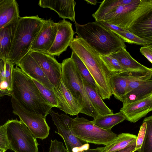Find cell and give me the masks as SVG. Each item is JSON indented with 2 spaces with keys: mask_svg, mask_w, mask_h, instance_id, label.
Here are the masks:
<instances>
[{
  "mask_svg": "<svg viewBox=\"0 0 152 152\" xmlns=\"http://www.w3.org/2000/svg\"><path fill=\"white\" fill-rule=\"evenodd\" d=\"M14 66L8 59L0 60V90L2 91L11 93Z\"/></svg>",
  "mask_w": 152,
  "mask_h": 152,
  "instance_id": "cb8c5ba5",
  "label": "cell"
},
{
  "mask_svg": "<svg viewBox=\"0 0 152 152\" xmlns=\"http://www.w3.org/2000/svg\"><path fill=\"white\" fill-rule=\"evenodd\" d=\"M4 124L10 150L15 152H38L37 139L23 122L11 119Z\"/></svg>",
  "mask_w": 152,
  "mask_h": 152,
  "instance_id": "52a82bcc",
  "label": "cell"
},
{
  "mask_svg": "<svg viewBox=\"0 0 152 152\" xmlns=\"http://www.w3.org/2000/svg\"><path fill=\"white\" fill-rule=\"evenodd\" d=\"M137 136L128 133L120 134L111 142L104 146V152H115L127 147L136 145Z\"/></svg>",
  "mask_w": 152,
  "mask_h": 152,
  "instance_id": "d4e9b609",
  "label": "cell"
},
{
  "mask_svg": "<svg viewBox=\"0 0 152 152\" xmlns=\"http://www.w3.org/2000/svg\"><path fill=\"white\" fill-rule=\"evenodd\" d=\"M76 2L74 0H40L38 5L41 7L48 8L55 11L59 16L63 19L75 21V6Z\"/></svg>",
  "mask_w": 152,
  "mask_h": 152,
  "instance_id": "ac0fdd59",
  "label": "cell"
},
{
  "mask_svg": "<svg viewBox=\"0 0 152 152\" xmlns=\"http://www.w3.org/2000/svg\"><path fill=\"white\" fill-rule=\"evenodd\" d=\"M152 10V0H132L114 7L98 8L92 16L96 21L112 23L127 29L140 16Z\"/></svg>",
  "mask_w": 152,
  "mask_h": 152,
  "instance_id": "277c9868",
  "label": "cell"
},
{
  "mask_svg": "<svg viewBox=\"0 0 152 152\" xmlns=\"http://www.w3.org/2000/svg\"><path fill=\"white\" fill-rule=\"evenodd\" d=\"M85 1H86L88 4L94 5H96L97 2L96 0H85Z\"/></svg>",
  "mask_w": 152,
  "mask_h": 152,
  "instance_id": "f35d334b",
  "label": "cell"
},
{
  "mask_svg": "<svg viewBox=\"0 0 152 152\" xmlns=\"http://www.w3.org/2000/svg\"><path fill=\"white\" fill-rule=\"evenodd\" d=\"M25 74L52 90L54 86L52 85L35 60L29 52L16 65Z\"/></svg>",
  "mask_w": 152,
  "mask_h": 152,
  "instance_id": "e0dca14e",
  "label": "cell"
},
{
  "mask_svg": "<svg viewBox=\"0 0 152 152\" xmlns=\"http://www.w3.org/2000/svg\"><path fill=\"white\" fill-rule=\"evenodd\" d=\"M152 72L145 75L129 73L123 104L143 98L152 93Z\"/></svg>",
  "mask_w": 152,
  "mask_h": 152,
  "instance_id": "8fae6325",
  "label": "cell"
},
{
  "mask_svg": "<svg viewBox=\"0 0 152 152\" xmlns=\"http://www.w3.org/2000/svg\"><path fill=\"white\" fill-rule=\"evenodd\" d=\"M44 20L38 15L20 17L19 19L8 58L14 65L29 52Z\"/></svg>",
  "mask_w": 152,
  "mask_h": 152,
  "instance_id": "5b68a950",
  "label": "cell"
},
{
  "mask_svg": "<svg viewBox=\"0 0 152 152\" xmlns=\"http://www.w3.org/2000/svg\"><path fill=\"white\" fill-rule=\"evenodd\" d=\"M69 46L89 72L102 99H110L113 95L112 74L100 58L99 54L78 36L74 38Z\"/></svg>",
  "mask_w": 152,
  "mask_h": 152,
  "instance_id": "6da1fadb",
  "label": "cell"
},
{
  "mask_svg": "<svg viewBox=\"0 0 152 152\" xmlns=\"http://www.w3.org/2000/svg\"><path fill=\"white\" fill-rule=\"evenodd\" d=\"M7 95L11 96L9 94L1 91L0 90V99L4 96Z\"/></svg>",
  "mask_w": 152,
  "mask_h": 152,
  "instance_id": "ab89813d",
  "label": "cell"
},
{
  "mask_svg": "<svg viewBox=\"0 0 152 152\" xmlns=\"http://www.w3.org/2000/svg\"><path fill=\"white\" fill-rule=\"evenodd\" d=\"M61 79L77 101L80 113L93 118L99 115L86 91L83 77L71 57L64 60L61 63Z\"/></svg>",
  "mask_w": 152,
  "mask_h": 152,
  "instance_id": "8992f818",
  "label": "cell"
},
{
  "mask_svg": "<svg viewBox=\"0 0 152 152\" xmlns=\"http://www.w3.org/2000/svg\"><path fill=\"white\" fill-rule=\"evenodd\" d=\"M17 21L11 23L0 29V60L8 59Z\"/></svg>",
  "mask_w": 152,
  "mask_h": 152,
  "instance_id": "7402d4cb",
  "label": "cell"
},
{
  "mask_svg": "<svg viewBox=\"0 0 152 152\" xmlns=\"http://www.w3.org/2000/svg\"><path fill=\"white\" fill-rule=\"evenodd\" d=\"M4 0H0V3L3 1Z\"/></svg>",
  "mask_w": 152,
  "mask_h": 152,
  "instance_id": "b9f144b4",
  "label": "cell"
},
{
  "mask_svg": "<svg viewBox=\"0 0 152 152\" xmlns=\"http://www.w3.org/2000/svg\"><path fill=\"white\" fill-rule=\"evenodd\" d=\"M146 124L145 137L138 152H152V115L145 118Z\"/></svg>",
  "mask_w": 152,
  "mask_h": 152,
  "instance_id": "83f0119b",
  "label": "cell"
},
{
  "mask_svg": "<svg viewBox=\"0 0 152 152\" xmlns=\"http://www.w3.org/2000/svg\"><path fill=\"white\" fill-rule=\"evenodd\" d=\"M99 22L108 28L112 31L126 32L128 31L127 29L112 23L103 21Z\"/></svg>",
  "mask_w": 152,
  "mask_h": 152,
  "instance_id": "8d00e7d4",
  "label": "cell"
},
{
  "mask_svg": "<svg viewBox=\"0 0 152 152\" xmlns=\"http://www.w3.org/2000/svg\"><path fill=\"white\" fill-rule=\"evenodd\" d=\"M11 93L26 110L45 117L53 107L45 99L32 79L16 66L12 72Z\"/></svg>",
  "mask_w": 152,
  "mask_h": 152,
  "instance_id": "7a4b0ae2",
  "label": "cell"
},
{
  "mask_svg": "<svg viewBox=\"0 0 152 152\" xmlns=\"http://www.w3.org/2000/svg\"><path fill=\"white\" fill-rule=\"evenodd\" d=\"M71 58L75 63L83 78L90 85L97 89L95 81L88 69L81 59L73 51H72Z\"/></svg>",
  "mask_w": 152,
  "mask_h": 152,
  "instance_id": "f1b7e54d",
  "label": "cell"
},
{
  "mask_svg": "<svg viewBox=\"0 0 152 152\" xmlns=\"http://www.w3.org/2000/svg\"><path fill=\"white\" fill-rule=\"evenodd\" d=\"M75 33L100 55H110L122 48L124 41L99 22L80 25L75 22Z\"/></svg>",
  "mask_w": 152,
  "mask_h": 152,
  "instance_id": "3957f363",
  "label": "cell"
},
{
  "mask_svg": "<svg viewBox=\"0 0 152 152\" xmlns=\"http://www.w3.org/2000/svg\"><path fill=\"white\" fill-rule=\"evenodd\" d=\"M99 56L112 75L126 72L118 60L110 55H99Z\"/></svg>",
  "mask_w": 152,
  "mask_h": 152,
  "instance_id": "f546056e",
  "label": "cell"
},
{
  "mask_svg": "<svg viewBox=\"0 0 152 152\" xmlns=\"http://www.w3.org/2000/svg\"><path fill=\"white\" fill-rule=\"evenodd\" d=\"M32 80L46 100L53 107H58L56 98L52 90L48 88L37 81Z\"/></svg>",
  "mask_w": 152,
  "mask_h": 152,
  "instance_id": "1f68e13d",
  "label": "cell"
},
{
  "mask_svg": "<svg viewBox=\"0 0 152 152\" xmlns=\"http://www.w3.org/2000/svg\"><path fill=\"white\" fill-rule=\"evenodd\" d=\"M83 81L87 94L98 114L105 115L113 113V111L103 102L97 89L90 85L83 78Z\"/></svg>",
  "mask_w": 152,
  "mask_h": 152,
  "instance_id": "603a6c76",
  "label": "cell"
},
{
  "mask_svg": "<svg viewBox=\"0 0 152 152\" xmlns=\"http://www.w3.org/2000/svg\"><path fill=\"white\" fill-rule=\"evenodd\" d=\"M58 25L50 19L45 20L30 50L48 53L55 40Z\"/></svg>",
  "mask_w": 152,
  "mask_h": 152,
  "instance_id": "5bb4252c",
  "label": "cell"
},
{
  "mask_svg": "<svg viewBox=\"0 0 152 152\" xmlns=\"http://www.w3.org/2000/svg\"><path fill=\"white\" fill-rule=\"evenodd\" d=\"M0 148L6 151L10 150L4 124L0 126Z\"/></svg>",
  "mask_w": 152,
  "mask_h": 152,
  "instance_id": "d6a6232c",
  "label": "cell"
},
{
  "mask_svg": "<svg viewBox=\"0 0 152 152\" xmlns=\"http://www.w3.org/2000/svg\"><path fill=\"white\" fill-rule=\"evenodd\" d=\"M142 54L152 63V45L143 46L140 49Z\"/></svg>",
  "mask_w": 152,
  "mask_h": 152,
  "instance_id": "d590c367",
  "label": "cell"
},
{
  "mask_svg": "<svg viewBox=\"0 0 152 152\" xmlns=\"http://www.w3.org/2000/svg\"><path fill=\"white\" fill-rule=\"evenodd\" d=\"M49 152H68L63 143L56 139L51 140Z\"/></svg>",
  "mask_w": 152,
  "mask_h": 152,
  "instance_id": "e575fe53",
  "label": "cell"
},
{
  "mask_svg": "<svg viewBox=\"0 0 152 152\" xmlns=\"http://www.w3.org/2000/svg\"><path fill=\"white\" fill-rule=\"evenodd\" d=\"M58 23V30L55 39L48 54L59 57L69 46L74 39L75 33L72 24L70 22L63 20Z\"/></svg>",
  "mask_w": 152,
  "mask_h": 152,
  "instance_id": "9a60e30c",
  "label": "cell"
},
{
  "mask_svg": "<svg viewBox=\"0 0 152 152\" xmlns=\"http://www.w3.org/2000/svg\"><path fill=\"white\" fill-rule=\"evenodd\" d=\"M127 30L152 45V10L140 16Z\"/></svg>",
  "mask_w": 152,
  "mask_h": 152,
  "instance_id": "ffe728a7",
  "label": "cell"
},
{
  "mask_svg": "<svg viewBox=\"0 0 152 152\" xmlns=\"http://www.w3.org/2000/svg\"><path fill=\"white\" fill-rule=\"evenodd\" d=\"M146 128V122L143 121L140 127V130L136 140L135 151H137L140 148L145 137Z\"/></svg>",
  "mask_w": 152,
  "mask_h": 152,
  "instance_id": "836d02e7",
  "label": "cell"
},
{
  "mask_svg": "<svg viewBox=\"0 0 152 152\" xmlns=\"http://www.w3.org/2000/svg\"><path fill=\"white\" fill-rule=\"evenodd\" d=\"M136 145L129 146L125 148L115 152H134Z\"/></svg>",
  "mask_w": 152,
  "mask_h": 152,
  "instance_id": "74e56055",
  "label": "cell"
},
{
  "mask_svg": "<svg viewBox=\"0 0 152 152\" xmlns=\"http://www.w3.org/2000/svg\"><path fill=\"white\" fill-rule=\"evenodd\" d=\"M152 110V93L140 99L123 104L120 111L126 120L135 123Z\"/></svg>",
  "mask_w": 152,
  "mask_h": 152,
  "instance_id": "4fadbf2b",
  "label": "cell"
},
{
  "mask_svg": "<svg viewBox=\"0 0 152 152\" xmlns=\"http://www.w3.org/2000/svg\"><path fill=\"white\" fill-rule=\"evenodd\" d=\"M20 17L18 5L15 0H4L0 3V29L17 21Z\"/></svg>",
  "mask_w": 152,
  "mask_h": 152,
  "instance_id": "44dd1931",
  "label": "cell"
},
{
  "mask_svg": "<svg viewBox=\"0 0 152 152\" xmlns=\"http://www.w3.org/2000/svg\"><path fill=\"white\" fill-rule=\"evenodd\" d=\"M58 131H55L63 138L68 152H104V147L90 148L89 144L76 136L71 129L72 118L66 114L59 115L51 109L49 113Z\"/></svg>",
  "mask_w": 152,
  "mask_h": 152,
  "instance_id": "9c48e42d",
  "label": "cell"
},
{
  "mask_svg": "<svg viewBox=\"0 0 152 152\" xmlns=\"http://www.w3.org/2000/svg\"><path fill=\"white\" fill-rule=\"evenodd\" d=\"M57 101L58 108L70 115L80 113L77 101L73 96L64 83L62 79L52 89Z\"/></svg>",
  "mask_w": 152,
  "mask_h": 152,
  "instance_id": "2e32d148",
  "label": "cell"
},
{
  "mask_svg": "<svg viewBox=\"0 0 152 152\" xmlns=\"http://www.w3.org/2000/svg\"><path fill=\"white\" fill-rule=\"evenodd\" d=\"M117 59L126 72L134 75H145L152 72V69L148 68L135 60L126 50L122 48L110 55Z\"/></svg>",
  "mask_w": 152,
  "mask_h": 152,
  "instance_id": "d6986e66",
  "label": "cell"
},
{
  "mask_svg": "<svg viewBox=\"0 0 152 152\" xmlns=\"http://www.w3.org/2000/svg\"><path fill=\"white\" fill-rule=\"evenodd\" d=\"M126 120L125 118L120 112L105 115H98L94 118L93 123L99 127L108 131H111L115 125Z\"/></svg>",
  "mask_w": 152,
  "mask_h": 152,
  "instance_id": "484cf974",
  "label": "cell"
},
{
  "mask_svg": "<svg viewBox=\"0 0 152 152\" xmlns=\"http://www.w3.org/2000/svg\"><path fill=\"white\" fill-rule=\"evenodd\" d=\"M29 53L37 62L51 83L57 85L61 78V63L48 53L30 50Z\"/></svg>",
  "mask_w": 152,
  "mask_h": 152,
  "instance_id": "7c38bea8",
  "label": "cell"
},
{
  "mask_svg": "<svg viewBox=\"0 0 152 152\" xmlns=\"http://www.w3.org/2000/svg\"><path fill=\"white\" fill-rule=\"evenodd\" d=\"M71 129L76 136L86 142L105 146L118 136L111 130L102 129L95 125L92 121L78 116L72 118Z\"/></svg>",
  "mask_w": 152,
  "mask_h": 152,
  "instance_id": "ba28073f",
  "label": "cell"
},
{
  "mask_svg": "<svg viewBox=\"0 0 152 152\" xmlns=\"http://www.w3.org/2000/svg\"><path fill=\"white\" fill-rule=\"evenodd\" d=\"M13 113L19 117L36 138L43 140L49 134L50 127L43 115L28 111L13 97L11 99Z\"/></svg>",
  "mask_w": 152,
  "mask_h": 152,
  "instance_id": "30bf717a",
  "label": "cell"
},
{
  "mask_svg": "<svg viewBox=\"0 0 152 152\" xmlns=\"http://www.w3.org/2000/svg\"><path fill=\"white\" fill-rule=\"evenodd\" d=\"M129 73L112 75V89L115 98L123 102L128 81Z\"/></svg>",
  "mask_w": 152,
  "mask_h": 152,
  "instance_id": "4316f807",
  "label": "cell"
},
{
  "mask_svg": "<svg viewBox=\"0 0 152 152\" xmlns=\"http://www.w3.org/2000/svg\"><path fill=\"white\" fill-rule=\"evenodd\" d=\"M6 150L1 149L0 148V152H5Z\"/></svg>",
  "mask_w": 152,
  "mask_h": 152,
  "instance_id": "60d3db41",
  "label": "cell"
},
{
  "mask_svg": "<svg viewBox=\"0 0 152 152\" xmlns=\"http://www.w3.org/2000/svg\"><path fill=\"white\" fill-rule=\"evenodd\" d=\"M112 31L123 40L124 42L143 46L149 45L144 40L137 36L129 31L126 32Z\"/></svg>",
  "mask_w": 152,
  "mask_h": 152,
  "instance_id": "4dcf8cb0",
  "label": "cell"
}]
</instances>
